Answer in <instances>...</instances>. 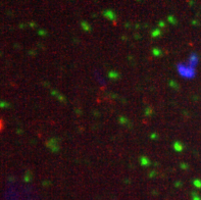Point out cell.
<instances>
[{
    "label": "cell",
    "mask_w": 201,
    "mask_h": 200,
    "mask_svg": "<svg viewBox=\"0 0 201 200\" xmlns=\"http://www.w3.org/2000/svg\"><path fill=\"white\" fill-rule=\"evenodd\" d=\"M3 127H4L3 121H2V119H0V133H1V131L3 130Z\"/></svg>",
    "instance_id": "1"
}]
</instances>
